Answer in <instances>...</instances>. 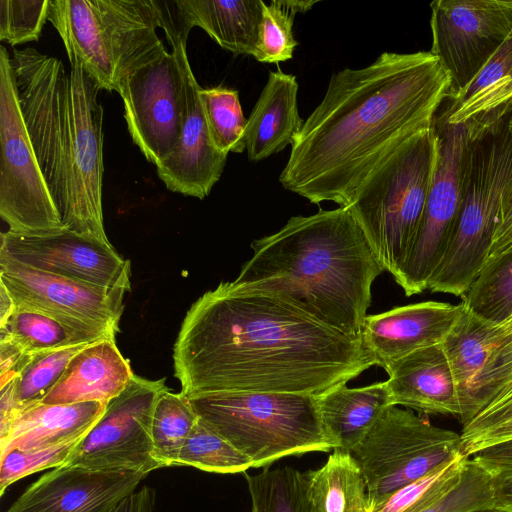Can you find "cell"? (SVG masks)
Here are the masks:
<instances>
[{
	"mask_svg": "<svg viewBox=\"0 0 512 512\" xmlns=\"http://www.w3.org/2000/svg\"><path fill=\"white\" fill-rule=\"evenodd\" d=\"M263 3L262 0H156L167 41L181 38L187 42L191 29L200 27L223 49L251 56L258 42Z\"/></svg>",
	"mask_w": 512,
	"mask_h": 512,
	"instance_id": "ffe728a7",
	"label": "cell"
},
{
	"mask_svg": "<svg viewBox=\"0 0 512 512\" xmlns=\"http://www.w3.org/2000/svg\"><path fill=\"white\" fill-rule=\"evenodd\" d=\"M508 330L512 331V316L504 323H502Z\"/></svg>",
	"mask_w": 512,
	"mask_h": 512,
	"instance_id": "f907efd6",
	"label": "cell"
},
{
	"mask_svg": "<svg viewBox=\"0 0 512 512\" xmlns=\"http://www.w3.org/2000/svg\"><path fill=\"white\" fill-rule=\"evenodd\" d=\"M512 245V184L508 188L503 200L500 221L495 232L488 259L502 253Z\"/></svg>",
	"mask_w": 512,
	"mask_h": 512,
	"instance_id": "b9f144b4",
	"label": "cell"
},
{
	"mask_svg": "<svg viewBox=\"0 0 512 512\" xmlns=\"http://www.w3.org/2000/svg\"><path fill=\"white\" fill-rule=\"evenodd\" d=\"M384 369L394 406L459 417L457 386L442 343L418 349Z\"/></svg>",
	"mask_w": 512,
	"mask_h": 512,
	"instance_id": "7402d4cb",
	"label": "cell"
},
{
	"mask_svg": "<svg viewBox=\"0 0 512 512\" xmlns=\"http://www.w3.org/2000/svg\"><path fill=\"white\" fill-rule=\"evenodd\" d=\"M0 331L28 354L115 339L117 333L109 327L78 323L22 306L15 307Z\"/></svg>",
	"mask_w": 512,
	"mask_h": 512,
	"instance_id": "4316f807",
	"label": "cell"
},
{
	"mask_svg": "<svg viewBox=\"0 0 512 512\" xmlns=\"http://www.w3.org/2000/svg\"><path fill=\"white\" fill-rule=\"evenodd\" d=\"M512 112V80L495 99L485 117L476 125L469 126L475 134L495 124Z\"/></svg>",
	"mask_w": 512,
	"mask_h": 512,
	"instance_id": "ee69618b",
	"label": "cell"
},
{
	"mask_svg": "<svg viewBox=\"0 0 512 512\" xmlns=\"http://www.w3.org/2000/svg\"><path fill=\"white\" fill-rule=\"evenodd\" d=\"M439 150L436 170L415 241L393 275L406 296L428 289L441 263L455 225L461 200L462 165L470 131L466 123L434 120Z\"/></svg>",
	"mask_w": 512,
	"mask_h": 512,
	"instance_id": "5bb4252c",
	"label": "cell"
},
{
	"mask_svg": "<svg viewBox=\"0 0 512 512\" xmlns=\"http://www.w3.org/2000/svg\"><path fill=\"white\" fill-rule=\"evenodd\" d=\"M469 457L460 456L368 505V512H419L452 488Z\"/></svg>",
	"mask_w": 512,
	"mask_h": 512,
	"instance_id": "d590c367",
	"label": "cell"
},
{
	"mask_svg": "<svg viewBox=\"0 0 512 512\" xmlns=\"http://www.w3.org/2000/svg\"><path fill=\"white\" fill-rule=\"evenodd\" d=\"M145 477L63 465L29 485L5 512H110L135 492Z\"/></svg>",
	"mask_w": 512,
	"mask_h": 512,
	"instance_id": "d6986e66",
	"label": "cell"
},
{
	"mask_svg": "<svg viewBox=\"0 0 512 512\" xmlns=\"http://www.w3.org/2000/svg\"><path fill=\"white\" fill-rule=\"evenodd\" d=\"M315 0H272L263 3L259 37L253 57L262 63L278 64L293 57L297 41L293 24L297 13L312 8Z\"/></svg>",
	"mask_w": 512,
	"mask_h": 512,
	"instance_id": "836d02e7",
	"label": "cell"
},
{
	"mask_svg": "<svg viewBox=\"0 0 512 512\" xmlns=\"http://www.w3.org/2000/svg\"><path fill=\"white\" fill-rule=\"evenodd\" d=\"M198 418L247 456L253 468L287 456L334 450L317 396L221 392L188 397Z\"/></svg>",
	"mask_w": 512,
	"mask_h": 512,
	"instance_id": "52a82bcc",
	"label": "cell"
},
{
	"mask_svg": "<svg viewBox=\"0 0 512 512\" xmlns=\"http://www.w3.org/2000/svg\"><path fill=\"white\" fill-rule=\"evenodd\" d=\"M49 0H0V40L11 46L38 41Z\"/></svg>",
	"mask_w": 512,
	"mask_h": 512,
	"instance_id": "f35d334b",
	"label": "cell"
},
{
	"mask_svg": "<svg viewBox=\"0 0 512 512\" xmlns=\"http://www.w3.org/2000/svg\"><path fill=\"white\" fill-rule=\"evenodd\" d=\"M251 248L236 284L275 295L329 327L361 337L372 284L385 270L346 207L291 217Z\"/></svg>",
	"mask_w": 512,
	"mask_h": 512,
	"instance_id": "277c9868",
	"label": "cell"
},
{
	"mask_svg": "<svg viewBox=\"0 0 512 512\" xmlns=\"http://www.w3.org/2000/svg\"><path fill=\"white\" fill-rule=\"evenodd\" d=\"M0 441L9 433L17 416L13 379L0 387Z\"/></svg>",
	"mask_w": 512,
	"mask_h": 512,
	"instance_id": "f6af8a7d",
	"label": "cell"
},
{
	"mask_svg": "<svg viewBox=\"0 0 512 512\" xmlns=\"http://www.w3.org/2000/svg\"><path fill=\"white\" fill-rule=\"evenodd\" d=\"M198 421L187 396L167 387L160 393L153 412V453L160 468L177 466L180 451Z\"/></svg>",
	"mask_w": 512,
	"mask_h": 512,
	"instance_id": "f1b7e54d",
	"label": "cell"
},
{
	"mask_svg": "<svg viewBox=\"0 0 512 512\" xmlns=\"http://www.w3.org/2000/svg\"><path fill=\"white\" fill-rule=\"evenodd\" d=\"M430 8V53L450 78L452 101L511 33L512 0H436Z\"/></svg>",
	"mask_w": 512,
	"mask_h": 512,
	"instance_id": "4fadbf2b",
	"label": "cell"
},
{
	"mask_svg": "<svg viewBox=\"0 0 512 512\" xmlns=\"http://www.w3.org/2000/svg\"><path fill=\"white\" fill-rule=\"evenodd\" d=\"M48 20L68 59L107 91H117L122 77L162 44L156 0H49Z\"/></svg>",
	"mask_w": 512,
	"mask_h": 512,
	"instance_id": "ba28073f",
	"label": "cell"
},
{
	"mask_svg": "<svg viewBox=\"0 0 512 512\" xmlns=\"http://www.w3.org/2000/svg\"><path fill=\"white\" fill-rule=\"evenodd\" d=\"M0 283L15 306L49 313L66 320L109 327L119 332L124 310L123 289L102 287L39 271L0 258Z\"/></svg>",
	"mask_w": 512,
	"mask_h": 512,
	"instance_id": "e0dca14e",
	"label": "cell"
},
{
	"mask_svg": "<svg viewBox=\"0 0 512 512\" xmlns=\"http://www.w3.org/2000/svg\"><path fill=\"white\" fill-rule=\"evenodd\" d=\"M205 121L213 145L220 152L242 153L246 150L244 117L239 93L227 87L199 89Z\"/></svg>",
	"mask_w": 512,
	"mask_h": 512,
	"instance_id": "d6a6232c",
	"label": "cell"
},
{
	"mask_svg": "<svg viewBox=\"0 0 512 512\" xmlns=\"http://www.w3.org/2000/svg\"><path fill=\"white\" fill-rule=\"evenodd\" d=\"M462 306L442 344L457 386L458 418L464 425L510 382L512 331Z\"/></svg>",
	"mask_w": 512,
	"mask_h": 512,
	"instance_id": "9a60e30c",
	"label": "cell"
},
{
	"mask_svg": "<svg viewBox=\"0 0 512 512\" xmlns=\"http://www.w3.org/2000/svg\"><path fill=\"white\" fill-rule=\"evenodd\" d=\"M298 83L292 74L271 71L247 119L245 145L254 162L292 145L304 121L297 106Z\"/></svg>",
	"mask_w": 512,
	"mask_h": 512,
	"instance_id": "cb8c5ba5",
	"label": "cell"
},
{
	"mask_svg": "<svg viewBox=\"0 0 512 512\" xmlns=\"http://www.w3.org/2000/svg\"><path fill=\"white\" fill-rule=\"evenodd\" d=\"M102 402L38 404L19 413L0 441V457L7 452L42 449L80 441L105 410Z\"/></svg>",
	"mask_w": 512,
	"mask_h": 512,
	"instance_id": "d4e9b609",
	"label": "cell"
},
{
	"mask_svg": "<svg viewBox=\"0 0 512 512\" xmlns=\"http://www.w3.org/2000/svg\"><path fill=\"white\" fill-rule=\"evenodd\" d=\"M438 150V134L433 124L382 162L346 206L379 263L392 276L405 260L418 233Z\"/></svg>",
	"mask_w": 512,
	"mask_h": 512,
	"instance_id": "8992f818",
	"label": "cell"
},
{
	"mask_svg": "<svg viewBox=\"0 0 512 512\" xmlns=\"http://www.w3.org/2000/svg\"><path fill=\"white\" fill-rule=\"evenodd\" d=\"M181 393L320 396L375 365L361 337L269 293L221 282L198 298L173 348Z\"/></svg>",
	"mask_w": 512,
	"mask_h": 512,
	"instance_id": "6da1fadb",
	"label": "cell"
},
{
	"mask_svg": "<svg viewBox=\"0 0 512 512\" xmlns=\"http://www.w3.org/2000/svg\"><path fill=\"white\" fill-rule=\"evenodd\" d=\"M116 92L133 142L157 166L174 151L183 124L185 88L175 52L159 45L122 77Z\"/></svg>",
	"mask_w": 512,
	"mask_h": 512,
	"instance_id": "7c38bea8",
	"label": "cell"
},
{
	"mask_svg": "<svg viewBox=\"0 0 512 512\" xmlns=\"http://www.w3.org/2000/svg\"><path fill=\"white\" fill-rule=\"evenodd\" d=\"M462 303L426 301L367 315L361 340L375 365L390 363L424 347L442 343L462 311Z\"/></svg>",
	"mask_w": 512,
	"mask_h": 512,
	"instance_id": "44dd1931",
	"label": "cell"
},
{
	"mask_svg": "<svg viewBox=\"0 0 512 512\" xmlns=\"http://www.w3.org/2000/svg\"><path fill=\"white\" fill-rule=\"evenodd\" d=\"M28 355L14 339L0 331V387L16 377Z\"/></svg>",
	"mask_w": 512,
	"mask_h": 512,
	"instance_id": "60d3db41",
	"label": "cell"
},
{
	"mask_svg": "<svg viewBox=\"0 0 512 512\" xmlns=\"http://www.w3.org/2000/svg\"><path fill=\"white\" fill-rule=\"evenodd\" d=\"M245 478L252 512H314L306 473L285 466Z\"/></svg>",
	"mask_w": 512,
	"mask_h": 512,
	"instance_id": "f546056e",
	"label": "cell"
},
{
	"mask_svg": "<svg viewBox=\"0 0 512 512\" xmlns=\"http://www.w3.org/2000/svg\"><path fill=\"white\" fill-rule=\"evenodd\" d=\"M459 434L466 457L512 440V387L462 425Z\"/></svg>",
	"mask_w": 512,
	"mask_h": 512,
	"instance_id": "8d00e7d4",
	"label": "cell"
},
{
	"mask_svg": "<svg viewBox=\"0 0 512 512\" xmlns=\"http://www.w3.org/2000/svg\"><path fill=\"white\" fill-rule=\"evenodd\" d=\"M79 441L42 449H14L0 457V495L14 482L36 472L63 466Z\"/></svg>",
	"mask_w": 512,
	"mask_h": 512,
	"instance_id": "ab89813d",
	"label": "cell"
},
{
	"mask_svg": "<svg viewBox=\"0 0 512 512\" xmlns=\"http://www.w3.org/2000/svg\"><path fill=\"white\" fill-rule=\"evenodd\" d=\"M86 345L88 344L44 350L28 355L13 379L17 415L42 402L58 382L70 360Z\"/></svg>",
	"mask_w": 512,
	"mask_h": 512,
	"instance_id": "1f68e13d",
	"label": "cell"
},
{
	"mask_svg": "<svg viewBox=\"0 0 512 512\" xmlns=\"http://www.w3.org/2000/svg\"><path fill=\"white\" fill-rule=\"evenodd\" d=\"M472 458L489 471L512 469V440L480 450Z\"/></svg>",
	"mask_w": 512,
	"mask_h": 512,
	"instance_id": "7bdbcfd3",
	"label": "cell"
},
{
	"mask_svg": "<svg viewBox=\"0 0 512 512\" xmlns=\"http://www.w3.org/2000/svg\"><path fill=\"white\" fill-rule=\"evenodd\" d=\"M490 505H495L492 474L468 458L457 483L419 512H468Z\"/></svg>",
	"mask_w": 512,
	"mask_h": 512,
	"instance_id": "74e56055",
	"label": "cell"
},
{
	"mask_svg": "<svg viewBox=\"0 0 512 512\" xmlns=\"http://www.w3.org/2000/svg\"><path fill=\"white\" fill-rule=\"evenodd\" d=\"M134 375L115 339L97 341L76 353L40 404H106L126 388Z\"/></svg>",
	"mask_w": 512,
	"mask_h": 512,
	"instance_id": "603a6c76",
	"label": "cell"
},
{
	"mask_svg": "<svg viewBox=\"0 0 512 512\" xmlns=\"http://www.w3.org/2000/svg\"><path fill=\"white\" fill-rule=\"evenodd\" d=\"M0 216L15 233L63 227L22 114L11 57L0 46Z\"/></svg>",
	"mask_w": 512,
	"mask_h": 512,
	"instance_id": "30bf717a",
	"label": "cell"
},
{
	"mask_svg": "<svg viewBox=\"0 0 512 512\" xmlns=\"http://www.w3.org/2000/svg\"><path fill=\"white\" fill-rule=\"evenodd\" d=\"M468 512H512V511L509 509L503 508V507L496 506V505H490V506L475 508Z\"/></svg>",
	"mask_w": 512,
	"mask_h": 512,
	"instance_id": "c3c4849f",
	"label": "cell"
},
{
	"mask_svg": "<svg viewBox=\"0 0 512 512\" xmlns=\"http://www.w3.org/2000/svg\"><path fill=\"white\" fill-rule=\"evenodd\" d=\"M180 64L185 88L183 124L174 151L157 168L167 189L182 195L204 199L220 179L227 159L210 138L199 96L201 88L190 67L186 41L168 42Z\"/></svg>",
	"mask_w": 512,
	"mask_h": 512,
	"instance_id": "ac0fdd59",
	"label": "cell"
},
{
	"mask_svg": "<svg viewBox=\"0 0 512 512\" xmlns=\"http://www.w3.org/2000/svg\"><path fill=\"white\" fill-rule=\"evenodd\" d=\"M15 307L16 306L11 295L5 286L0 283V327L6 323Z\"/></svg>",
	"mask_w": 512,
	"mask_h": 512,
	"instance_id": "7dc6e473",
	"label": "cell"
},
{
	"mask_svg": "<svg viewBox=\"0 0 512 512\" xmlns=\"http://www.w3.org/2000/svg\"><path fill=\"white\" fill-rule=\"evenodd\" d=\"M490 472L495 505L512 511V469Z\"/></svg>",
	"mask_w": 512,
	"mask_h": 512,
	"instance_id": "bcb514c9",
	"label": "cell"
},
{
	"mask_svg": "<svg viewBox=\"0 0 512 512\" xmlns=\"http://www.w3.org/2000/svg\"><path fill=\"white\" fill-rule=\"evenodd\" d=\"M177 466L219 474L242 473L253 468L247 456L199 418L180 451Z\"/></svg>",
	"mask_w": 512,
	"mask_h": 512,
	"instance_id": "e575fe53",
	"label": "cell"
},
{
	"mask_svg": "<svg viewBox=\"0 0 512 512\" xmlns=\"http://www.w3.org/2000/svg\"><path fill=\"white\" fill-rule=\"evenodd\" d=\"M507 126H508V130L510 132V135L512 136V112L508 115Z\"/></svg>",
	"mask_w": 512,
	"mask_h": 512,
	"instance_id": "681fc988",
	"label": "cell"
},
{
	"mask_svg": "<svg viewBox=\"0 0 512 512\" xmlns=\"http://www.w3.org/2000/svg\"><path fill=\"white\" fill-rule=\"evenodd\" d=\"M508 115L470 136L462 165L460 206L447 251L428 283L432 292L462 297L488 259L512 184Z\"/></svg>",
	"mask_w": 512,
	"mask_h": 512,
	"instance_id": "5b68a950",
	"label": "cell"
},
{
	"mask_svg": "<svg viewBox=\"0 0 512 512\" xmlns=\"http://www.w3.org/2000/svg\"><path fill=\"white\" fill-rule=\"evenodd\" d=\"M306 477L314 512H368L366 480L350 452L334 449Z\"/></svg>",
	"mask_w": 512,
	"mask_h": 512,
	"instance_id": "83f0119b",
	"label": "cell"
},
{
	"mask_svg": "<svg viewBox=\"0 0 512 512\" xmlns=\"http://www.w3.org/2000/svg\"><path fill=\"white\" fill-rule=\"evenodd\" d=\"M510 384H512V378H511L510 382H509L506 386H508V385H510Z\"/></svg>",
	"mask_w": 512,
	"mask_h": 512,
	"instance_id": "816d5d0a",
	"label": "cell"
},
{
	"mask_svg": "<svg viewBox=\"0 0 512 512\" xmlns=\"http://www.w3.org/2000/svg\"><path fill=\"white\" fill-rule=\"evenodd\" d=\"M317 403L324 429L334 449L352 453L390 406H394L384 382L363 387L338 386L320 396Z\"/></svg>",
	"mask_w": 512,
	"mask_h": 512,
	"instance_id": "484cf974",
	"label": "cell"
},
{
	"mask_svg": "<svg viewBox=\"0 0 512 512\" xmlns=\"http://www.w3.org/2000/svg\"><path fill=\"white\" fill-rule=\"evenodd\" d=\"M0 239V258L102 287L131 288L130 261L111 243L65 227L43 233L6 231Z\"/></svg>",
	"mask_w": 512,
	"mask_h": 512,
	"instance_id": "2e32d148",
	"label": "cell"
},
{
	"mask_svg": "<svg viewBox=\"0 0 512 512\" xmlns=\"http://www.w3.org/2000/svg\"><path fill=\"white\" fill-rule=\"evenodd\" d=\"M363 472L368 505L465 456L459 433L390 406L351 453Z\"/></svg>",
	"mask_w": 512,
	"mask_h": 512,
	"instance_id": "9c48e42d",
	"label": "cell"
},
{
	"mask_svg": "<svg viewBox=\"0 0 512 512\" xmlns=\"http://www.w3.org/2000/svg\"><path fill=\"white\" fill-rule=\"evenodd\" d=\"M461 299L466 308L489 321L502 324L512 316V245L486 261Z\"/></svg>",
	"mask_w": 512,
	"mask_h": 512,
	"instance_id": "4dcf8cb0",
	"label": "cell"
},
{
	"mask_svg": "<svg viewBox=\"0 0 512 512\" xmlns=\"http://www.w3.org/2000/svg\"><path fill=\"white\" fill-rule=\"evenodd\" d=\"M22 114L63 227L104 243L103 108L100 87L77 59L28 47L11 57Z\"/></svg>",
	"mask_w": 512,
	"mask_h": 512,
	"instance_id": "3957f363",
	"label": "cell"
},
{
	"mask_svg": "<svg viewBox=\"0 0 512 512\" xmlns=\"http://www.w3.org/2000/svg\"><path fill=\"white\" fill-rule=\"evenodd\" d=\"M450 78L430 51L384 52L332 75L291 145L279 181L311 203L346 207L403 143L431 127Z\"/></svg>",
	"mask_w": 512,
	"mask_h": 512,
	"instance_id": "7a4b0ae2",
	"label": "cell"
},
{
	"mask_svg": "<svg viewBox=\"0 0 512 512\" xmlns=\"http://www.w3.org/2000/svg\"><path fill=\"white\" fill-rule=\"evenodd\" d=\"M165 380L134 375L126 388L106 403L91 430L76 444L64 466L95 471L148 475L159 469L151 426Z\"/></svg>",
	"mask_w": 512,
	"mask_h": 512,
	"instance_id": "8fae6325",
	"label": "cell"
}]
</instances>
